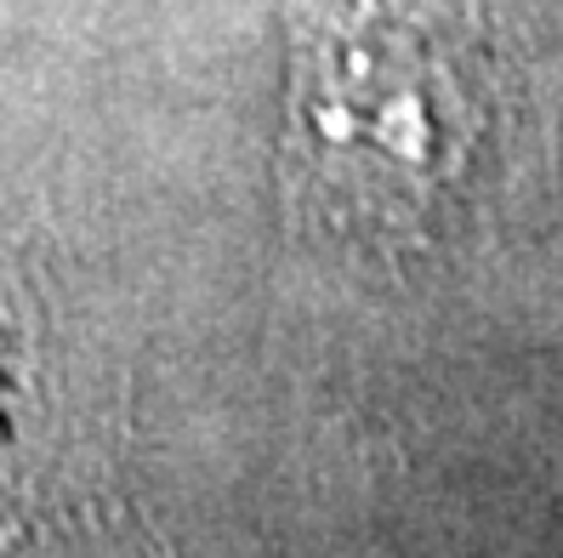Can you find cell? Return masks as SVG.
Listing matches in <instances>:
<instances>
[{"instance_id": "cell-1", "label": "cell", "mask_w": 563, "mask_h": 558, "mask_svg": "<svg viewBox=\"0 0 563 558\" xmlns=\"http://www.w3.org/2000/svg\"><path fill=\"white\" fill-rule=\"evenodd\" d=\"M313 143L319 160H364V166H416L427 194L433 177L461 154V131L444 125L455 103V57L416 41H387L382 12L371 29L319 41L313 75Z\"/></svg>"}]
</instances>
